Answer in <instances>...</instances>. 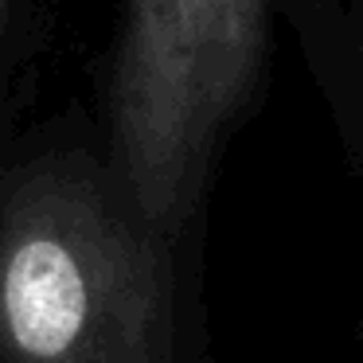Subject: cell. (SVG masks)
I'll list each match as a JSON object with an SVG mask.
<instances>
[{
	"instance_id": "cell-4",
	"label": "cell",
	"mask_w": 363,
	"mask_h": 363,
	"mask_svg": "<svg viewBox=\"0 0 363 363\" xmlns=\"http://www.w3.org/2000/svg\"><path fill=\"white\" fill-rule=\"evenodd\" d=\"M51 43V0H0V121L16 110Z\"/></svg>"
},
{
	"instance_id": "cell-2",
	"label": "cell",
	"mask_w": 363,
	"mask_h": 363,
	"mask_svg": "<svg viewBox=\"0 0 363 363\" xmlns=\"http://www.w3.org/2000/svg\"><path fill=\"white\" fill-rule=\"evenodd\" d=\"M297 0H121L102 67L106 164L160 238L199 211Z\"/></svg>"
},
{
	"instance_id": "cell-1",
	"label": "cell",
	"mask_w": 363,
	"mask_h": 363,
	"mask_svg": "<svg viewBox=\"0 0 363 363\" xmlns=\"http://www.w3.org/2000/svg\"><path fill=\"white\" fill-rule=\"evenodd\" d=\"M164 238L106 157L55 141L0 168V363H172Z\"/></svg>"
},
{
	"instance_id": "cell-3",
	"label": "cell",
	"mask_w": 363,
	"mask_h": 363,
	"mask_svg": "<svg viewBox=\"0 0 363 363\" xmlns=\"http://www.w3.org/2000/svg\"><path fill=\"white\" fill-rule=\"evenodd\" d=\"M332 94L363 110V0H336L320 24L293 35Z\"/></svg>"
}]
</instances>
